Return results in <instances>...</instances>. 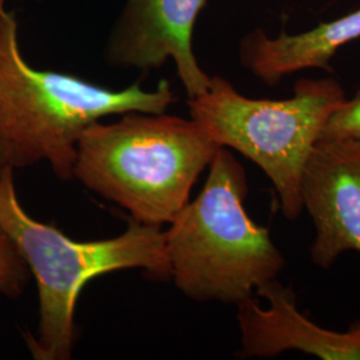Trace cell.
<instances>
[{"label":"cell","instance_id":"8fae6325","mask_svg":"<svg viewBox=\"0 0 360 360\" xmlns=\"http://www.w3.org/2000/svg\"><path fill=\"white\" fill-rule=\"evenodd\" d=\"M321 138H351L360 142V89L336 108Z\"/></svg>","mask_w":360,"mask_h":360},{"label":"cell","instance_id":"7c38bea8","mask_svg":"<svg viewBox=\"0 0 360 360\" xmlns=\"http://www.w3.org/2000/svg\"><path fill=\"white\" fill-rule=\"evenodd\" d=\"M35 1H39V0H35Z\"/></svg>","mask_w":360,"mask_h":360},{"label":"cell","instance_id":"5b68a950","mask_svg":"<svg viewBox=\"0 0 360 360\" xmlns=\"http://www.w3.org/2000/svg\"><path fill=\"white\" fill-rule=\"evenodd\" d=\"M335 77L297 80L285 99L248 98L219 75L187 101L190 116L220 147L255 163L281 202L284 218L303 214L302 175L312 148L336 108L346 101Z\"/></svg>","mask_w":360,"mask_h":360},{"label":"cell","instance_id":"6da1fadb","mask_svg":"<svg viewBox=\"0 0 360 360\" xmlns=\"http://www.w3.org/2000/svg\"><path fill=\"white\" fill-rule=\"evenodd\" d=\"M0 0V168L51 166L62 181L74 179L80 134L107 116L162 114L178 102L169 82L155 90L141 83L111 90L83 77L39 70L25 59L16 13Z\"/></svg>","mask_w":360,"mask_h":360},{"label":"cell","instance_id":"52a82bcc","mask_svg":"<svg viewBox=\"0 0 360 360\" xmlns=\"http://www.w3.org/2000/svg\"><path fill=\"white\" fill-rule=\"evenodd\" d=\"M303 211L315 236L311 262L330 270L345 252L360 254V142L321 138L302 175Z\"/></svg>","mask_w":360,"mask_h":360},{"label":"cell","instance_id":"8992f818","mask_svg":"<svg viewBox=\"0 0 360 360\" xmlns=\"http://www.w3.org/2000/svg\"><path fill=\"white\" fill-rule=\"evenodd\" d=\"M207 0H127L107 40L104 59L111 67L144 74L172 60L188 99L208 89L211 77L193 49L195 23Z\"/></svg>","mask_w":360,"mask_h":360},{"label":"cell","instance_id":"9c48e42d","mask_svg":"<svg viewBox=\"0 0 360 360\" xmlns=\"http://www.w3.org/2000/svg\"><path fill=\"white\" fill-rule=\"evenodd\" d=\"M356 39H360V8L307 31L282 32L276 38L254 30L240 41L239 60L262 83L274 87L304 70L331 71L336 52Z\"/></svg>","mask_w":360,"mask_h":360},{"label":"cell","instance_id":"30bf717a","mask_svg":"<svg viewBox=\"0 0 360 360\" xmlns=\"http://www.w3.org/2000/svg\"><path fill=\"white\" fill-rule=\"evenodd\" d=\"M31 272L19 250L0 227V295L18 299L31 281Z\"/></svg>","mask_w":360,"mask_h":360},{"label":"cell","instance_id":"277c9868","mask_svg":"<svg viewBox=\"0 0 360 360\" xmlns=\"http://www.w3.org/2000/svg\"><path fill=\"white\" fill-rule=\"evenodd\" d=\"M0 227L38 285V334L26 335L35 359H71L77 339V297L94 278L136 269L154 281H171L162 227L131 220L119 236L77 242L27 214L15 188V169L10 167L0 168Z\"/></svg>","mask_w":360,"mask_h":360},{"label":"cell","instance_id":"7a4b0ae2","mask_svg":"<svg viewBox=\"0 0 360 360\" xmlns=\"http://www.w3.org/2000/svg\"><path fill=\"white\" fill-rule=\"evenodd\" d=\"M80 134L74 178L127 210L131 220L168 224L220 146L193 117L132 111Z\"/></svg>","mask_w":360,"mask_h":360},{"label":"cell","instance_id":"3957f363","mask_svg":"<svg viewBox=\"0 0 360 360\" xmlns=\"http://www.w3.org/2000/svg\"><path fill=\"white\" fill-rule=\"evenodd\" d=\"M248 190L243 165L220 147L200 193L165 230L171 281L195 302L238 306L285 269L270 230L245 210Z\"/></svg>","mask_w":360,"mask_h":360},{"label":"cell","instance_id":"ba28073f","mask_svg":"<svg viewBox=\"0 0 360 360\" xmlns=\"http://www.w3.org/2000/svg\"><path fill=\"white\" fill-rule=\"evenodd\" d=\"M257 295L267 300V307L257 297L236 306L240 331L236 358L270 359L297 351L322 360H360V321L346 331L323 328L299 309L294 290L278 279L259 288Z\"/></svg>","mask_w":360,"mask_h":360}]
</instances>
